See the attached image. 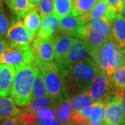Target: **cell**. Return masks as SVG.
<instances>
[{"label":"cell","instance_id":"cell-7","mask_svg":"<svg viewBox=\"0 0 125 125\" xmlns=\"http://www.w3.org/2000/svg\"><path fill=\"white\" fill-rule=\"evenodd\" d=\"M31 51L34 58L40 61H50L54 58V36L42 39L34 36L31 42Z\"/></svg>","mask_w":125,"mask_h":125},{"label":"cell","instance_id":"cell-24","mask_svg":"<svg viewBox=\"0 0 125 125\" xmlns=\"http://www.w3.org/2000/svg\"><path fill=\"white\" fill-rule=\"evenodd\" d=\"M86 23L90 27L94 28L97 31H99L100 33L106 36L111 39V26L108 19L106 17L93 18L89 20Z\"/></svg>","mask_w":125,"mask_h":125},{"label":"cell","instance_id":"cell-4","mask_svg":"<svg viewBox=\"0 0 125 125\" xmlns=\"http://www.w3.org/2000/svg\"><path fill=\"white\" fill-rule=\"evenodd\" d=\"M116 90L117 87L112 82L110 76L97 70L89 90L94 101L106 103L115 94Z\"/></svg>","mask_w":125,"mask_h":125},{"label":"cell","instance_id":"cell-35","mask_svg":"<svg viewBox=\"0 0 125 125\" xmlns=\"http://www.w3.org/2000/svg\"><path fill=\"white\" fill-rule=\"evenodd\" d=\"M9 28V22L4 9L0 7V36L6 35Z\"/></svg>","mask_w":125,"mask_h":125},{"label":"cell","instance_id":"cell-18","mask_svg":"<svg viewBox=\"0 0 125 125\" xmlns=\"http://www.w3.org/2000/svg\"><path fill=\"white\" fill-rule=\"evenodd\" d=\"M84 23L80 20L79 16L70 14L59 19V30L68 36H74Z\"/></svg>","mask_w":125,"mask_h":125},{"label":"cell","instance_id":"cell-10","mask_svg":"<svg viewBox=\"0 0 125 125\" xmlns=\"http://www.w3.org/2000/svg\"><path fill=\"white\" fill-rule=\"evenodd\" d=\"M117 13H117L116 10L109 7L104 0H98V1L91 10L81 15L79 17L84 24L93 18L106 17L108 19L109 24H111L112 20Z\"/></svg>","mask_w":125,"mask_h":125},{"label":"cell","instance_id":"cell-9","mask_svg":"<svg viewBox=\"0 0 125 125\" xmlns=\"http://www.w3.org/2000/svg\"><path fill=\"white\" fill-rule=\"evenodd\" d=\"M103 122L106 125H124V114L116 94L106 104V111Z\"/></svg>","mask_w":125,"mask_h":125},{"label":"cell","instance_id":"cell-12","mask_svg":"<svg viewBox=\"0 0 125 125\" xmlns=\"http://www.w3.org/2000/svg\"><path fill=\"white\" fill-rule=\"evenodd\" d=\"M74 37L85 40L93 47H100L108 39V37L90 27L87 23L83 24L76 31Z\"/></svg>","mask_w":125,"mask_h":125},{"label":"cell","instance_id":"cell-5","mask_svg":"<svg viewBox=\"0 0 125 125\" xmlns=\"http://www.w3.org/2000/svg\"><path fill=\"white\" fill-rule=\"evenodd\" d=\"M34 56L31 53L30 43L10 44L0 55V64H11L18 65L31 61Z\"/></svg>","mask_w":125,"mask_h":125},{"label":"cell","instance_id":"cell-30","mask_svg":"<svg viewBox=\"0 0 125 125\" xmlns=\"http://www.w3.org/2000/svg\"><path fill=\"white\" fill-rule=\"evenodd\" d=\"M106 103L99 102L97 105L94 108L93 111L90 115V123L102 122L106 111Z\"/></svg>","mask_w":125,"mask_h":125},{"label":"cell","instance_id":"cell-31","mask_svg":"<svg viewBox=\"0 0 125 125\" xmlns=\"http://www.w3.org/2000/svg\"><path fill=\"white\" fill-rule=\"evenodd\" d=\"M39 11L41 18L54 13V0H40L36 7Z\"/></svg>","mask_w":125,"mask_h":125},{"label":"cell","instance_id":"cell-38","mask_svg":"<svg viewBox=\"0 0 125 125\" xmlns=\"http://www.w3.org/2000/svg\"><path fill=\"white\" fill-rule=\"evenodd\" d=\"M98 103L99 102H94L90 104L88 106H86L85 107L82 108L79 110H78L77 111L79 112V113H81V115H83V116L86 117L88 118H90V115L91 113L93 111V108L97 105Z\"/></svg>","mask_w":125,"mask_h":125},{"label":"cell","instance_id":"cell-25","mask_svg":"<svg viewBox=\"0 0 125 125\" xmlns=\"http://www.w3.org/2000/svg\"><path fill=\"white\" fill-rule=\"evenodd\" d=\"M98 0H72V14L79 16L91 10Z\"/></svg>","mask_w":125,"mask_h":125},{"label":"cell","instance_id":"cell-44","mask_svg":"<svg viewBox=\"0 0 125 125\" xmlns=\"http://www.w3.org/2000/svg\"><path fill=\"white\" fill-rule=\"evenodd\" d=\"M88 125H106L104 122H95V123H90Z\"/></svg>","mask_w":125,"mask_h":125},{"label":"cell","instance_id":"cell-41","mask_svg":"<svg viewBox=\"0 0 125 125\" xmlns=\"http://www.w3.org/2000/svg\"><path fill=\"white\" fill-rule=\"evenodd\" d=\"M49 125H63L60 122V120H58V118H54L52 121V122H51V124Z\"/></svg>","mask_w":125,"mask_h":125},{"label":"cell","instance_id":"cell-17","mask_svg":"<svg viewBox=\"0 0 125 125\" xmlns=\"http://www.w3.org/2000/svg\"><path fill=\"white\" fill-rule=\"evenodd\" d=\"M72 40L73 38L66 34L54 36V58L58 65L67 54Z\"/></svg>","mask_w":125,"mask_h":125},{"label":"cell","instance_id":"cell-28","mask_svg":"<svg viewBox=\"0 0 125 125\" xmlns=\"http://www.w3.org/2000/svg\"><path fill=\"white\" fill-rule=\"evenodd\" d=\"M54 13L59 19L72 13V0H54Z\"/></svg>","mask_w":125,"mask_h":125},{"label":"cell","instance_id":"cell-48","mask_svg":"<svg viewBox=\"0 0 125 125\" xmlns=\"http://www.w3.org/2000/svg\"><path fill=\"white\" fill-rule=\"evenodd\" d=\"M123 1H125V0H123Z\"/></svg>","mask_w":125,"mask_h":125},{"label":"cell","instance_id":"cell-19","mask_svg":"<svg viewBox=\"0 0 125 125\" xmlns=\"http://www.w3.org/2000/svg\"><path fill=\"white\" fill-rule=\"evenodd\" d=\"M21 113L12 99L0 96V121L18 117Z\"/></svg>","mask_w":125,"mask_h":125},{"label":"cell","instance_id":"cell-23","mask_svg":"<svg viewBox=\"0 0 125 125\" xmlns=\"http://www.w3.org/2000/svg\"><path fill=\"white\" fill-rule=\"evenodd\" d=\"M41 96H49L45 85L44 78L42 72L38 67V70L36 72V75L32 84L31 88V97L34 98Z\"/></svg>","mask_w":125,"mask_h":125},{"label":"cell","instance_id":"cell-46","mask_svg":"<svg viewBox=\"0 0 125 125\" xmlns=\"http://www.w3.org/2000/svg\"><path fill=\"white\" fill-rule=\"evenodd\" d=\"M67 125H75V124H69Z\"/></svg>","mask_w":125,"mask_h":125},{"label":"cell","instance_id":"cell-50","mask_svg":"<svg viewBox=\"0 0 125 125\" xmlns=\"http://www.w3.org/2000/svg\"></svg>","mask_w":125,"mask_h":125},{"label":"cell","instance_id":"cell-49","mask_svg":"<svg viewBox=\"0 0 125 125\" xmlns=\"http://www.w3.org/2000/svg\"><path fill=\"white\" fill-rule=\"evenodd\" d=\"M3 125V124H2V125Z\"/></svg>","mask_w":125,"mask_h":125},{"label":"cell","instance_id":"cell-47","mask_svg":"<svg viewBox=\"0 0 125 125\" xmlns=\"http://www.w3.org/2000/svg\"></svg>","mask_w":125,"mask_h":125},{"label":"cell","instance_id":"cell-27","mask_svg":"<svg viewBox=\"0 0 125 125\" xmlns=\"http://www.w3.org/2000/svg\"><path fill=\"white\" fill-rule=\"evenodd\" d=\"M58 119L63 125H69L72 113L70 99L65 98L60 102L58 108Z\"/></svg>","mask_w":125,"mask_h":125},{"label":"cell","instance_id":"cell-3","mask_svg":"<svg viewBox=\"0 0 125 125\" xmlns=\"http://www.w3.org/2000/svg\"><path fill=\"white\" fill-rule=\"evenodd\" d=\"M36 64L42 74L48 95L53 100L56 106H58L60 102L66 97L67 94L62 86L58 64L54 61H44L38 59H36Z\"/></svg>","mask_w":125,"mask_h":125},{"label":"cell","instance_id":"cell-1","mask_svg":"<svg viewBox=\"0 0 125 125\" xmlns=\"http://www.w3.org/2000/svg\"><path fill=\"white\" fill-rule=\"evenodd\" d=\"M97 72L91 57L74 63L61 71L63 88L67 95L88 92Z\"/></svg>","mask_w":125,"mask_h":125},{"label":"cell","instance_id":"cell-33","mask_svg":"<svg viewBox=\"0 0 125 125\" xmlns=\"http://www.w3.org/2000/svg\"><path fill=\"white\" fill-rule=\"evenodd\" d=\"M17 117L18 124L22 125H35L37 122V117L35 113L31 111H27L21 113L20 115Z\"/></svg>","mask_w":125,"mask_h":125},{"label":"cell","instance_id":"cell-13","mask_svg":"<svg viewBox=\"0 0 125 125\" xmlns=\"http://www.w3.org/2000/svg\"><path fill=\"white\" fill-rule=\"evenodd\" d=\"M15 74V67L11 64H0V96L10 94Z\"/></svg>","mask_w":125,"mask_h":125},{"label":"cell","instance_id":"cell-21","mask_svg":"<svg viewBox=\"0 0 125 125\" xmlns=\"http://www.w3.org/2000/svg\"><path fill=\"white\" fill-rule=\"evenodd\" d=\"M41 17L36 8H31L23 16V22L27 29L35 34L39 29L41 23Z\"/></svg>","mask_w":125,"mask_h":125},{"label":"cell","instance_id":"cell-16","mask_svg":"<svg viewBox=\"0 0 125 125\" xmlns=\"http://www.w3.org/2000/svg\"><path fill=\"white\" fill-rule=\"evenodd\" d=\"M90 56L95 62L97 70L103 72L108 76H111L115 71V69L108 61L103 45L97 47L93 46Z\"/></svg>","mask_w":125,"mask_h":125},{"label":"cell","instance_id":"cell-8","mask_svg":"<svg viewBox=\"0 0 125 125\" xmlns=\"http://www.w3.org/2000/svg\"><path fill=\"white\" fill-rule=\"evenodd\" d=\"M34 35L24 24L21 20H13L6 34V38L11 42L15 43H31Z\"/></svg>","mask_w":125,"mask_h":125},{"label":"cell","instance_id":"cell-43","mask_svg":"<svg viewBox=\"0 0 125 125\" xmlns=\"http://www.w3.org/2000/svg\"><path fill=\"white\" fill-rule=\"evenodd\" d=\"M121 14H122V15L123 16V18H125V1H124L123 7H122V11H121Z\"/></svg>","mask_w":125,"mask_h":125},{"label":"cell","instance_id":"cell-37","mask_svg":"<svg viewBox=\"0 0 125 125\" xmlns=\"http://www.w3.org/2000/svg\"><path fill=\"white\" fill-rule=\"evenodd\" d=\"M104 1L107 4L109 7L116 10L117 13H121L124 4L123 0H104Z\"/></svg>","mask_w":125,"mask_h":125},{"label":"cell","instance_id":"cell-39","mask_svg":"<svg viewBox=\"0 0 125 125\" xmlns=\"http://www.w3.org/2000/svg\"><path fill=\"white\" fill-rule=\"evenodd\" d=\"M3 125H19V124H18L17 117H10L9 119H6L4 122Z\"/></svg>","mask_w":125,"mask_h":125},{"label":"cell","instance_id":"cell-42","mask_svg":"<svg viewBox=\"0 0 125 125\" xmlns=\"http://www.w3.org/2000/svg\"><path fill=\"white\" fill-rule=\"evenodd\" d=\"M40 0H29V3L31 5L32 8H36Z\"/></svg>","mask_w":125,"mask_h":125},{"label":"cell","instance_id":"cell-45","mask_svg":"<svg viewBox=\"0 0 125 125\" xmlns=\"http://www.w3.org/2000/svg\"><path fill=\"white\" fill-rule=\"evenodd\" d=\"M2 4H3V0H0V7L2 6Z\"/></svg>","mask_w":125,"mask_h":125},{"label":"cell","instance_id":"cell-15","mask_svg":"<svg viewBox=\"0 0 125 125\" xmlns=\"http://www.w3.org/2000/svg\"><path fill=\"white\" fill-rule=\"evenodd\" d=\"M108 61L115 69L125 63V55L121 52L111 39L107 40L103 45Z\"/></svg>","mask_w":125,"mask_h":125},{"label":"cell","instance_id":"cell-6","mask_svg":"<svg viewBox=\"0 0 125 125\" xmlns=\"http://www.w3.org/2000/svg\"><path fill=\"white\" fill-rule=\"evenodd\" d=\"M92 48L93 46L85 40L73 38V40L67 54L61 62L58 65L60 71L66 69L74 63L90 57Z\"/></svg>","mask_w":125,"mask_h":125},{"label":"cell","instance_id":"cell-26","mask_svg":"<svg viewBox=\"0 0 125 125\" xmlns=\"http://www.w3.org/2000/svg\"><path fill=\"white\" fill-rule=\"evenodd\" d=\"M93 102H94V101L90 96L89 91L76 94L74 97L70 99L72 109L73 111H78Z\"/></svg>","mask_w":125,"mask_h":125},{"label":"cell","instance_id":"cell-11","mask_svg":"<svg viewBox=\"0 0 125 125\" xmlns=\"http://www.w3.org/2000/svg\"><path fill=\"white\" fill-rule=\"evenodd\" d=\"M111 39L118 49L125 54V20L121 13H117L111 22Z\"/></svg>","mask_w":125,"mask_h":125},{"label":"cell","instance_id":"cell-22","mask_svg":"<svg viewBox=\"0 0 125 125\" xmlns=\"http://www.w3.org/2000/svg\"><path fill=\"white\" fill-rule=\"evenodd\" d=\"M5 1L10 11L18 18H23L27 11L32 8L29 0H5Z\"/></svg>","mask_w":125,"mask_h":125},{"label":"cell","instance_id":"cell-36","mask_svg":"<svg viewBox=\"0 0 125 125\" xmlns=\"http://www.w3.org/2000/svg\"><path fill=\"white\" fill-rule=\"evenodd\" d=\"M115 94L120 100L121 108H122L123 114H124V125H125V88H119L117 87Z\"/></svg>","mask_w":125,"mask_h":125},{"label":"cell","instance_id":"cell-32","mask_svg":"<svg viewBox=\"0 0 125 125\" xmlns=\"http://www.w3.org/2000/svg\"><path fill=\"white\" fill-rule=\"evenodd\" d=\"M36 117L39 125H49L54 118L50 108L40 110L36 114Z\"/></svg>","mask_w":125,"mask_h":125},{"label":"cell","instance_id":"cell-29","mask_svg":"<svg viewBox=\"0 0 125 125\" xmlns=\"http://www.w3.org/2000/svg\"><path fill=\"white\" fill-rule=\"evenodd\" d=\"M113 84L119 88H125V63L117 68L110 76Z\"/></svg>","mask_w":125,"mask_h":125},{"label":"cell","instance_id":"cell-34","mask_svg":"<svg viewBox=\"0 0 125 125\" xmlns=\"http://www.w3.org/2000/svg\"><path fill=\"white\" fill-rule=\"evenodd\" d=\"M69 124H75L80 125H88L90 124L89 118L83 116L77 111H74L71 113L70 117Z\"/></svg>","mask_w":125,"mask_h":125},{"label":"cell","instance_id":"cell-40","mask_svg":"<svg viewBox=\"0 0 125 125\" xmlns=\"http://www.w3.org/2000/svg\"><path fill=\"white\" fill-rule=\"evenodd\" d=\"M9 44H10V42H7V41L0 39V55L4 52V51L6 49V47L9 46Z\"/></svg>","mask_w":125,"mask_h":125},{"label":"cell","instance_id":"cell-2","mask_svg":"<svg viewBox=\"0 0 125 125\" xmlns=\"http://www.w3.org/2000/svg\"><path fill=\"white\" fill-rule=\"evenodd\" d=\"M15 74L10 91V98L20 106H27L31 102L32 84L38 70L36 58L15 65Z\"/></svg>","mask_w":125,"mask_h":125},{"label":"cell","instance_id":"cell-20","mask_svg":"<svg viewBox=\"0 0 125 125\" xmlns=\"http://www.w3.org/2000/svg\"><path fill=\"white\" fill-rule=\"evenodd\" d=\"M27 106V111L32 112L36 115L42 109L49 108L52 106L57 107L49 96H41L32 98Z\"/></svg>","mask_w":125,"mask_h":125},{"label":"cell","instance_id":"cell-14","mask_svg":"<svg viewBox=\"0 0 125 125\" xmlns=\"http://www.w3.org/2000/svg\"><path fill=\"white\" fill-rule=\"evenodd\" d=\"M58 27L59 18L54 13L48 15L42 18L40 27L35 36L42 39L47 38L57 31Z\"/></svg>","mask_w":125,"mask_h":125}]
</instances>
